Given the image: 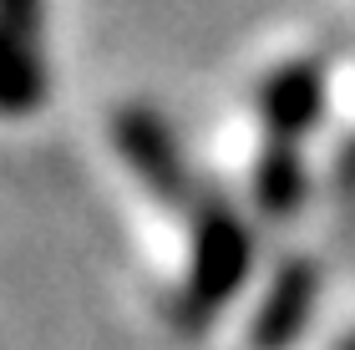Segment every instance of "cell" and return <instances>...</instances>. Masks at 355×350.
<instances>
[{
	"label": "cell",
	"instance_id": "obj_1",
	"mask_svg": "<svg viewBox=\"0 0 355 350\" xmlns=\"http://www.w3.org/2000/svg\"><path fill=\"white\" fill-rule=\"evenodd\" d=\"M193 244H188V269L183 284L173 295V330L178 335H208V325L218 320V310L244 290L254 269V229L249 218L234 209L223 193L203 183V198L193 203Z\"/></svg>",
	"mask_w": 355,
	"mask_h": 350
},
{
	"label": "cell",
	"instance_id": "obj_2",
	"mask_svg": "<svg viewBox=\"0 0 355 350\" xmlns=\"http://www.w3.org/2000/svg\"><path fill=\"white\" fill-rule=\"evenodd\" d=\"M112 142H117L127 173L153 193V203H163L173 213H193V203L203 198V183L193 178L178 132L153 107H122L112 117Z\"/></svg>",
	"mask_w": 355,
	"mask_h": 350
},
{
	"label": "cell",
	"instance_id": "obj_3",
	"mask_svg": "<svg viewBox=\"0 0 355 350\" xmlns=\"http://www.w3.org/2000/svg\"><path fill=\"white\" fill-rule=\"evenodd\" d=\"M330 87H325V61L300 56L274 67L259 87V122L269 127L274 142H300L310 127L325 117Z\"/></svg>",
	"mask_w": 355,
	"mask_h": 350
},
{
	"label": "cell",
	"instance_id": "obj_4",
	"mask_svg": "<svg viewBox=\"0 0 355 350\" xmlns=\"http://www.w3.org/2000/svg\"><path fill=\"white\" fill-rule=\"evenodd\" d=\"M315 299H320V269H315V259H304V254L284 259L279 269H274L259 310H254L249 345L254 350H289L304 335V325H310Z\"/></svg>",
	"mask_w": 355,
	"mask_h": 350
},
{
	"label": "cell",
	"instance_id": "obj_5",
	"mask_svg": "<svg viewBox=\"0 0 355 350\" xmlns=\"http://www.w3.org/2000/svg\"><path fill=\"white\" fill-rule=\"evenodd\" d=\"M51 91L41 41L0 26V117H31Z\"/></svg>",
	"mask_w": 355,
	"mask_h": 350
},
{
	"label": "cell",
	"instance_id": "obj_6",
	"mask_svg": "<svg viewBox=\"0 0 355 350\" xmlns=\"http://www.w3.org/2000/svg\"><path fill=\"white\" fill-rule=\"evenodd\" d=\"M310 193V173H304L300 142H264L259 163H254V203L264 218H295Z\"/></svg>",
	"mask_w": 355,
	"mask_h": 350
},
{
	"label": "cell",
	"instance_id": "obj_7",
	"mask_svg": "<svg viewBox=\"0 0 355 350\" xmlns=\"http://www.w3.org/2000/svg\"><path fill=\"white\" fill-rule=\"evenodd\" d=\"M0 26H10L15 36L41 41V30H46V0H0Z\"/></svg>",
	"mask_w": 355,
	"mask_h": 350
},
{
	"label": "cell",
	"instance_id": "obj_8",
	"mask_svg": "<svg viewBox=\"0 0 355 350\" xmlns=\"http://www.w3.org/2000/svg\"><path fill=\"white\" fill-rule=\"evenodd\" d=\"M335 188L355 198V132L340 142V148H335Z\"/></svg>",
	"mask_w": 355,
	"mask_h": 350
},
{
	"label": "cell",
	"instance_id": "obj_9",
	"mask_svg": "<svg viewBox=\"0 0 355 350\" xmlns=\"http://www.w3.org/2000/svg\"><path fill=\"white\" fill-rule=\"evenodd\" d=\"M335 350H355V330H350V335H345L340 345H335Z\"/></svg>",
	"mask_w": 355,
	"mask_h": 350
}]
</instances>
